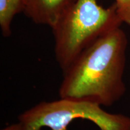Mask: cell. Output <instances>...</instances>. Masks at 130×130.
<instances>
[{
    "label": "cell",
    "instance_id": "7a4b0ae2",
    "mask_svg": "<svg viewBox=\"0 0 130 130\" xmlns=\"http://www.w3.org/2000/svg\"><path fill=\"white\" fill-rule=\"evenodd\" d=\"M122 23L115 3L104 8L97 0H77L51 28L55 57L62 72L84 49Z\"/></svg>",
    "mask_w": 130,
    "mask_h": 130
},
{
    "label": "cell",
    "instance_id": "3957f363",
    "mask_svg": "<svg viewBox=\"0 0 130 130\" xmlns=\"http://www.w3.org/2000/svg\"><path fill=\"white\" fill-rule=\"evenodd\" d=\"M92 122L100 130H130V118L108 113L101 105L86 101L61 98L40 102L21 113L18 121L24 130H67L74 120Z\"/></svg>",
    "mask_w": 130,
    "mask_h": 130
},
{
    "label": "cell",
    "instance_id": "277c9868",
    "mask_svg": "<svg viewBox=\"0 0 130 130\" xmlns=\"http://www.w3.org/2000/svg\"><path fill=\"white\" fill-rule=\"evenodd\" d=\"M77 0H25L24 13L35 24L53 27Z\"/></svg>",
    "mask_w": 130,
    "mask_h": 130
},
{
    "label": "cell",
    "instance_id": "52a82bcc",
    "mask_svg": "<svg viewBox=\"0 0 130 130\" xmlns=\"http://www.w3.org/2000/svg\"><path fill=\"white\" fill-rule=\"evenodd\" d=\"M1 130H24L23 126L20 122L9 125Z\"/></svg>",
    "mask_w": 130,
    "mask_h": 130
},
{
    "label": "cell",
    "instance_id": "5b68a950",
    "mask_svg": "<svg viewBox=\"0 0 130 130\" xmlns=\"http://www.w3.org/2000/svg\"><path fill=\"white\" fill-rule=\"evenodd\" d=\"M25 0H0V28L2 35H12L11 24L16 14L25 9Z\"/></svg>",
    "mask_w": 130,
    "mask_h": 130
},
{
    "label": "cell",
    "instance_id": "8992f818",
    "mask_svg": "<svg viewBox=\"0 0 130 130\" xmlns=\"http://www.w3.org/2000/svg\"><path fill=\"white\" fill-rule=\"evenodd\" d=\"M114 3L122 22L130 26V0H115Z\"/></svg>",
    "mask_w": 130,
    "mask_h": 130
},
{
    "label": "cell",
    "instance_id": "6da1fadb",
    "mask_svg": "<svg viewBox=\"0 0 130 130\" xmlns=\"http://www.w3.org/2000/svg\"><path fill=\"white\" fill-rule=\"evenodd\" d=\"M128 40L119 28L99 37L63 73L61 98L110 106L125 93L123 80Z\"/></svg>",
    "mask_w": 130,
    "mask_h": 130
}]
</instances>
